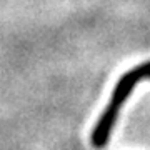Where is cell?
Here are the masks:
<instances>
[{
  "label": "cell",
  "mask_w": 150,
  "mask_h": 150,
  "mask_svg": "<svg viewBox=\"0 0 150 150\" xmlns=\"http://www.w3.org/2000/svg\"><path fill=\"white\" fill-rule=\"evenodd\" d=\"M142 79H150V62L147 64H142L139 67H135L134 70H130L123 75L122 79L118 80V83L113 88L112 98L108 102L105 112L100 115L98 122H97L95 129L92 132V144L97 149H102L105 147L110 139V134H112L113 123L118 117V112L122 105L125 103V100L129 98L130 92L134 90V87L139 83Z\"/></svg>",
  "instance_id": "cell-1"
}]
</instances>
